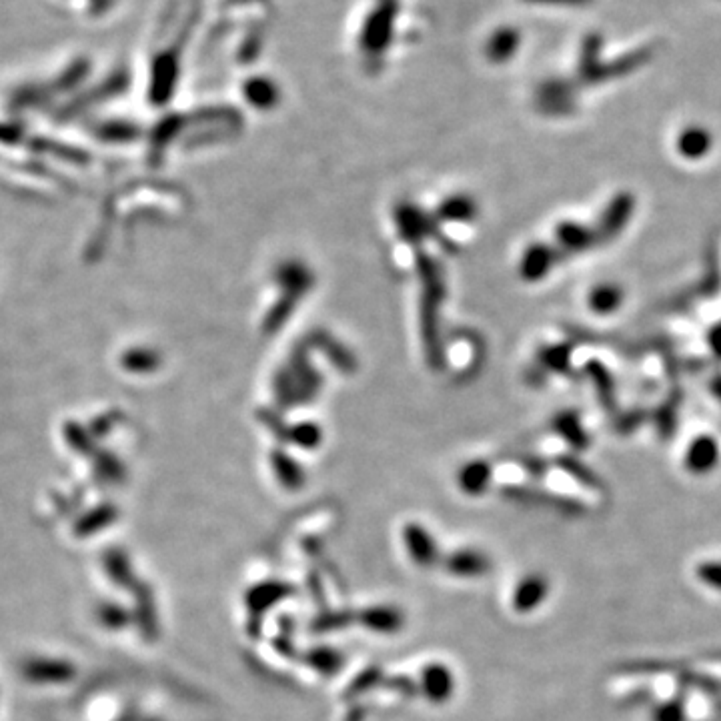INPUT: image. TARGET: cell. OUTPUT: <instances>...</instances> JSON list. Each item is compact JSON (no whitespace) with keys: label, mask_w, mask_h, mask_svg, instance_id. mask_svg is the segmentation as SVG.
<instances>
[{"label":"cell","mask_w":721,"mask_h":721,"mask_svg":"<svg viewBox=\"0 0 721 721\" xmlns=\"http://www.w3.org/2000/svg\"><path fill=\"white\" fill-rule=\"evenodd\" d=\"M397 0H379L375 11L367 17L361 31V51L369 57L381 55L393 37Z\"/></svg>","instance_id":"cell-1"},{"label":"cell","mask_w":721,"mask_h":721,"mask_svg":"<svg viewBox=\"0 0 721 721\" xmlns=\"http://www.w3.org/2000/svg\"><path fill=\"white\" fill-rule=\"evenodd\" d=\"M245 95L247 101L259 109H269L271 105L277 103V87L275 83L267 81V79H251V83H247L245 87Z\"/></svg>","instance_id":"cell-2"},{"label":"cell","mask_w":721,"mask_h":721,"mask_svg":"<svg viewBox=\"0 0 721 721\" xmlns=\"http://www.w3.org/2000/svg\"><path fill=\"white\" fill-rule=\"evenodd\" d=\"M515 47H517V31L501 29L489 39L487 53L493 61H505L515 53Z\"/></svg>","instance_id":"cell-3"},{"label":"cell","mask_w":721,"mask_h":721,"mask_svg":"<svg viewBox=\"0 0 721 721\" xmlns=\"http://www.w3.org/2000/svg\"><path fill=\"white\" fill-rule=\"evenodd\" d=\"M617 303H619V293L613 287H601V289L593 291V295H591V307L601 313L613 311L617 307Z\"/></svg>","instance_id":"cell-4"},{"label":"cell","mask_w":721,"mask_h":721,"mask_svg":"<svg viewBox=\"0 0 721 721\" xmlns=\"http://www.w3.org/2000/svg\"><path fill=\"white\" fill-rule=\"evenodd\" d=\"M681 149H683L685 155L697 157V155H701V153L707 149V139H703V137L697 139V133H687V135L681 139Z\"/></svg>","instance_id":"cell-5"}]
</instances>
